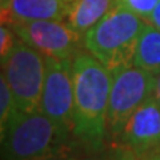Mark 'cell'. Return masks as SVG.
I'll use <instances>...</instances> for the list:
<instances>
[{
  "label": "cell",
  "instance_id": "obj_1",
  "mask_svg": "<svg viewBox=\"0 0 160 160\" xmlns=\"http://www.w3.org/2000/svg\"><path fill=\"white\" fill-rule=\"evenodd\" d=\"M73 138L99 152L107 140V113L112 72L86 48L72 58Z\"/></svg>",
  "mask_w": 160,
  "mask_h": 160
},
{
  "label": "cell",
  "instance_id": "obj_2",
  "mask_svg": "<svg viewBox=\"0 0 160 160\" xmlns=\"http://www.w3.org/2000/svg\"><path fill=\"white\" fill-rule=\"evenodd\" d=\"M146 26L143 18L116 4L83 36L84 48L111 72L133 66L138 42Z\"/></svg>",
  "mask_w": 160,
  "mask_h": 160
},
{
  "label": "cell",
  "instance_id": "obj_3",
  "mask_svg": "<svg viewBox=\"0 0 160 160\" xmlns=\"http://www.w3.org/2000/svg\"><path fill=\"white\" fill-rule=\"evenodd\" d=\"M2 138L3 160H40L58 156L66 140L58 127L40 109H16Z\"/></svg>",
  "mask_w": 160,
  "mask_h": 160
},
{
  "label": "cell",
  "instance_id": "obj_4",
  "mask_svg": "<svg viewBox=\"0 0 160 160\" xmlns=\"http://www.w3.org/2000/svg\"><path fill=\"white\" fill-rule=\"evenodd\" d=\"M2 73L11 87L18 109H40L46 79V56L42 52L18 38L13 49L2 62Z\"/></svg>",
  "mask_w": 160,
  "mask_h": 160
},
{
  "label": "cell",
  "instance_id": "obj_5",
  "mask_svg": "<svg viewBox=\"0 0 160 160\" xmlns=\"http://www.w3.org/2000/svg\"><path fill=\"white\" fill-rule=\"evenodd\" d=\"M155 73L138 66L112 72L107 113V139L116 140L132 113L153 96Z\"/></svg>",
  "mask_w": 160,
  "mask_h": 160
},
{
  "label": "cell",
  "instance_id": "obj_6",
  "mask_svg": "<svg viewBox=\"0 0 160 160\" xmlns=\"http://www.w3.org/2000/svg\"><path fill=\"white\" fill-rule=\"evenodd\" d=\"M73 103L72 59L46 56V79L40 111L52 120L68 142L73 136Z\"/></svg>",
  "mask_w": 160,
  "mask_h": 160
},
{
  "label": "cell",
  "instance_id": "obj_7",
  "mask_svg": "<svg viewBox=\"0 0 160 160\" xmlns=\"http://www.w3.org/2000/svg\"><path fill=\"white\" fill-rule=\"evenodd\" d=\"M9 28L15 35L44 56L72 59L84 48L83 36L64 20L15 22Z\"/></svg>",
  "mask_w": 160,
  "mask_h": 160
},
{
  "label": "cell",
  "instance_id": "obj_8",
  "mask_svg": "<svg viewBox=\"0 0 160 160\" xmlns=\"http://www.w3.org/2000/svg\"><path fill=\"white\" fill-rule=\"evenodd\" d=\"M115 142L136 160H151L160 153V104L155 96L132 113Z\"/></svg>",
  "mask_w": 160,
  "mask_h": 160
},
{
  "label": "cell",
  "instance_id": "obj_9",
  "mask_svg": "<svg viewBox=\"0 0 160 160\" xmlns=\"http://www.w3.org/2000/svg\"><path fill=\"white\" fill-rule=\"evenodd\" d=\"M69 6L71 2L68 0H13L12 23L29 20H66Z\"/></svg>",
  "mask_w": 160,
  "mask_h": 160
},
{
  "label": "cell",
  "instance_id": "obj_10",
  "mask_svg": "<svg viewBox=\"0 0 160 160\" xmlns=\"http://www.w3.org/2000/svg\"><path fill=\"white\" fill-rule=\"evenodd\" d=\"M116 6V0H72L66 22L84 36Z\"/></svg>",
  "mask_w": 160,
  "mask_h": 160
},
{
  "label": "cell",
  "instance_id": "obj_11",
  "mask_svg": "<svg viewBox=\"0 0 160 160\" xmlns=\"http://www.w3.org/2000/svg\"><path fill=\"white\" fill-rule=\"evenodd\" d=\"M133 64L153 73L160 72V29L148 23L140 33Z\"/></svg>",
  "mask_w": 160,
  "mask_h": 160
},
{
  "label": "cell",
  "instance_id": "obj_12",
  "mask_svg": "<svg viewBox=\"0 0 160 160\" xmlns=\"http://www.w3.org/2000/svg\"><path fill=\"white\" fill-rule=\"evenodd\" d=\"M18 109L11 87L8 86L6 76L2 73L0 76V135L6 132L9 120Z\"/></svg>",
  "mask_w": 160,
  "mask_h": 160
},
{
  "label": "cell",
  "instance_id": "obj_13",
  "mask_svg": "<svg viewBox=\"0 0 160 160\" xmlns=\"http://www.w3.org/2000/svg\"><path fill=\"white\" fill-rule=\"evenodd\" d=\"M158 3L159 0H116V4L128 8L129 11L143 18L146 22L149 18V15L152 13L155 7L158 6Z\"/></svg>",
  "mask_w": 160,
  "mask_h": 160
},
{
  "label": "cell",
  "instance_id": "obj_14",
  "mask_svg": "<svg viewBox=\"0 0 160 160\" xmlns=\"http://www.w3.org/2000/svg\"><path fill=\"white\" fill-rule=\"evenodd\" d=\"M16 39L18 36L15 35L12 29L8 26L2 24V27H0V59H2V62L13 49Z\"/></svg>",
  "mask_w": 160,
  "mask_h": 160
},
{
  "label": "cell",
  "instance_id": "obj_15",
  "mask_svg": "<svg viewBox=\"0 0 160 160\" xmlns=\"http://www.w3.org/2000/svg\"><path fill=\"white\" fill-rule=\"evenodd\" d=\"M12 2L13 0H0V16L4 26L12 23Z\"/></svg>",
  "mask_w": 160,
  "mask_h": 160
},
{
  "label": "cell",
  "instance_id": "obj_16",
  "mask_svg": "<svg viewBox=\"0 0 160 160\" xmlns=\"http://www.w3.org/2000/svg\"><path fill=\"white\" fill-rule=\"evenodd\" d=\"M82 160H136V159L132 158L129 153L119 149L118 153L113 155L111 158H86V159H82Z\"/></svg>",
  "mask_w": 160,
  "mask_h": 160
},
{
  "label": "cell",
  "instance_id": "obj_17",
  "mask_svg": "<svg viewBox=\"0 0 160 160\" xmlns=\"http://www.w3.org/2000/svg\"><path fill=\"white\" fill-rule=\"evenodd\" d=\"M147 23L153 26L155 28L160 29V0H159L158 6L155 7V9L152 11V13L149 15V18L147 19Z\"/></svg>",
  "mask_w": 160,
  "mask_h": 160
},
{
  "label": "cell",
  "instance_id": "obj_18",
  "mask_svg": "<svg viewBox=\"0 0 160 160\" xmlns=\"http://www.w3.org/2000/svg\"><path fill=\"white\" fill-rule=\"evenodd\" d=\"M153 96L155 99L159 102L160 104V72L155 73V91H153Z\"/></svg>",
  "mask_w": 160,
  "mask_h": 160
},
{
  "label": "cell",
  "instance_id": "obj_19",
  "mask_svg": "<svg viewBox=\"0 0 160 160\" xmlns=\"http://www.w3.org/2000/svg\"><path fill=\"white\" fill-rule=\"evenodd\" d=\"M40 160H78L75 158H64V156H52V158H46V159H40Z\"/></svg>",
  "mask_w": 160,
  "mask_h": 160
},
{
  "label": "cell",
  "instance_id": "obj_20",
  "mask_svg": "<svg viewBox=\"0 0 160 160\" xmlns=\"http://www.w3.org/2000/svg\"><path fill=\"white\" fill-rule=\"evenodd\" d=\"M151 160H160V153H158L156 156H155V158H152Z\"/></svg>",
  "mask_w": 160,
  "mask_h": 160
},
{
  "label": "cell",
  "instance_id": "obj_21",
  "mask_svg": "<svg viewBox=\"0 0 160 160\" xmlns=\"http://www.w3.org/2000/svg\"><path fill=\"white\" fill-rule=\"evenodd\" d=\"M68 2H72V0H68Z\"/></svg>",
  "mask_w": 160,
  "mask_h": 160
}]
</instances>
